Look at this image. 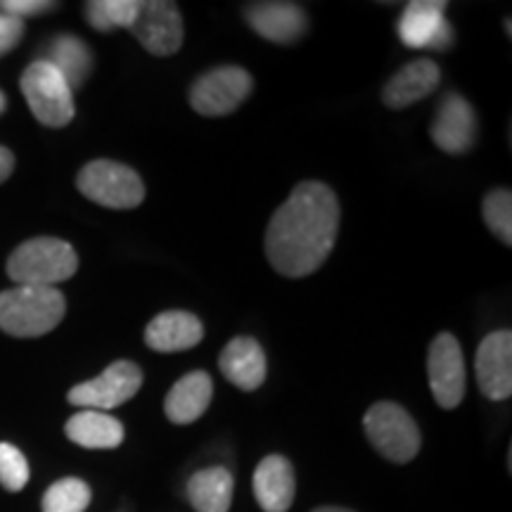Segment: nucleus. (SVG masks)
<instances>
[{"instance_id":"1","label":"nucleus","mask_w":512,"mask_h":512,"mask_svg":"<svg viewBox=\"0 0 512 512\" xmlns=\"http://www.w3.org/2000/svg\"><path fill=\"white\" fill-rule=\"evenodd\" d=\"M339 202L325 183H299L273 214L266 256L287 278H306L325 264L337 240Z\"/></svg>"},{"instance_id":"2","label":"nucleus","mask_w":512,"mask_h":512,"mask_svg":"<svg viewBox=\"0 0 512 512\" xmlns=\"http://www.w3.org/2000/svg\"><path fill=\"white\" fill-rule=\"evenodd\" d=\"M67 302L57 287L17 285L0 292V330L12 337H43L62 323Z\"/></svg>"},{"instance_id":"3","label":"nucleus","mask_w":512,"mask_h":512,"mask_svg":"<svg viewBox=\"0 0 512 512\" xmlns=\"http://www.w3.org/2000/svg\"><path fill=\"white\" fill-rule=\"evenodd\" d=\"M79 268L74 247L60 238H34L19 245L8 259V275L17 285L55 287Z\"/></svg>"},{"instance_id":"4","label":"nucleus","mask_w":512,"mask_h":512,"mask_svg":"<svg viewBox=\"0 0 512 512\" xmlns=\"http://www.w3.org/2000/svg\"><path fill=\"white\" fill-rule=\"evenodd\" d=\"M76 188L88 200L107 209H136L145 200V185L131 166L95 159L81 169Z\"/></svg>"},{"instance_id":"5","label":"nucleus","mask_w":512,"mask_h":512,"mask_svg":"<svg viewBox=\"0 0 512 512\" xmlns=\"http://www.w3.org/2000/svg\"><path fill=\"white\" fill-rule=\"evenodd\" d=\"M363 430L375 451L392 463H408L420 451V430L406 408L399 403L380 401L368 408Z\"/></svg>"},{"instance_id":"6","label":"nucleus","mask_w":512,"mask_h":512,"mask_svg":"<svg viewBox=\"0 0 512 512\" xmlns=\"http://www.w3.org/2000/svg\"><path fill=\"white\" fill-rule=\"evenodd\" d=\"M24 98L29 102V110L43 126L62 128L74 119V95L62 74L57 72L53 64L36 60L22 74Z\"/></svg>"},{"instance_id":"7","label":"nucleus","mask_w":512,"mask_h":512,"mask_svg":"<svg viewBox=\"0 0 512 512\" xmlns=\"http://www.w3.org/2000/svg\"><path fill=\"white\" fill-rule=\"evenodd\" d=\"M140 387H143V370L131 361H117L95 380L76 384L67 399L72 406L105 413L133 399Z\"/></svg>"},{"instance_id":"8","label":"nucleus","mask_w":512,"mask_h":512,"mask_svg":"<svg viewBox=\"0 0 512 512\" xmlns=\"http://www.w3.org/2000/svg\"><path fill=\"white\" fill-rule=\"evenodd\" d=\"M252 86V76L242 67L211 69L192 86L190 105L204 117H223L238 110L252 93Z\"/></svg>"},{"instance_id":"9","label":"nucleus","mask_w":512,"mask_h":512,"mask_svg":"<svg viewBox=\"0 0 512 512\" xmlns=\"http://www.w3.org/2000/svg\"><path fill=\"white\" fill-rule=\"evenodd\" d=\"M131 34L157 57H169L181 50L183 19L181 10L169 0H145L138 3Z\"/></svg>"},{"instance_id":"10","label":"nucleus","mask_w":512,"mask_h":512,"mask_svg":"<svg viewBox=\"0 0 512 512\" xmlns=\"http://www.w3.org/2000/svg\"><path fill=\"white\" fill-rule=\"evenodd\" d=\"M427 373H430V387L439 406L446 411L458 408L465 396V361L463 349L451 332H441L432 342Z\"/></svg>"},{"instance_id":"11","label":"nucleus","mask_w":512,"mask_h":512,"mask_svg":"<svg viewBox=\"0 0 512 512\" xmlns=\"http://www.w3.org/2000/svg\"><path fill=\"white\" fill-rule=\"evenodd\" d=\"M446 3L439 0H413L403 10L399 36L408 48L448 50L453 43V29L446 22Z\"/></svg>"},{"instance_id":"12","label":"nucleus","mask_w":512,"mask_h":512,"mask_svg":"<svg viewBox=\"0 0 512 512\" xmlns=\"http://www.w3.org/2000/svg\"><path fill=\"white\" fill-rule=\"evenodd\" d=\"M477 384L491 401H505L512 394V335L508 330L491 332L482 339L475 358Z\"/></svg>"},{"instance_id":"13","label":"nucleus","mask_w":512,"mask_h":512,"mask_svg":"<svg viewBox=\"0 0 512 512\" xmlns=\"http://www.w3.org/2000/svg\"><path fill=\"white\" fill-rule=\"evenodd\" d=\"M432 140L448 155L470 150L477 140V117L470 102L458 93L446 95L432 121Z\"/></svg>"},{"instance_id":"14","label":"nucleus","mask_w":512,"mask_h":512,"mask_svg":"<svg viewBox=\"0 0 512 512\" xmlns=\"http://www.w3.org/2000/svg\"><path fill=\"white\" fill-rule=\"evenodd\" d=\"M245 17L256 34L273 43H294L304 36L309 19L294 3H252Z\"/></svg>"},{"instance_id":"15","label":"nucleus","mask_w":512,"mask_h":512,"mask_svg":"<svg viewBox=\"0 0 512 512\" xmlns=\"http://www.w3.org/2000/svg\"><path fill=\"white\" fill-rule=\"evenodd\" d=\"M204 325L188 311H164L150 320L145 330V342L159 354L188 351L202 342Z\"/></svg>"},{"instance_id":"16","label":"nucleus","mask_w":512,"mask_h":512,"mask_svg":"<svg viewBox=\"0 0 512 512\" xmlns=\"http://www.w3.org/2000/svg\"><path fill=\"white\" fill-rule=\"evenodd\" d=\"M297 494L294 467L283 456H266L256 465L254 496L266 512H287Z\"/></svg>"},{"instance_id":"17","label":"nucleus","mask_w":512,"mask_h":512,"mask_svg":"<svg viewBox=\"0 0 512 512\" xmlns=\"http://www.w3.org/2000/svg\"><path fill=\"white\" fill-rule=\"evenodd\" d=\"M219 368L238 389L254 392L266 380V354L252 337H235L221 351Z\"/></svg>"},{"instance_id":"18","label":"nucleus","mask_w":512,"mask_h":512,"mask_svg":"<svg viewBox=\"0 0 512 512\" xmlns=\"http://www.w3.org/2000/svg\"><path fill=\"white\" fill-rule=\"evenodd\" d=\"M211 396H214V382L204 370H195L181 377L164 401L166 418L176 425H190L207 413Z\"/></svg>"},{"instance_id":"19","label":"nucleus","mask_w":512,"mask_h":512,"mask_svg":"<svg viewBox=\"0 0 512 512\" xmlns=\"http://www.w3.org/2000/svg\"><path fill=\"white\" fill-rule=\"evenodd\" d=\"M439 67L432 60H415L396 72L384 86V105L392 110H403V107L415 105V102L427 98L439 86Z\"/></svg>"},{"instance_id":"20","label":"nucleus","mask_w":512,"mask_h":512,"mask_svg":"<svg viewBox=\"0 0 512 512\" xmlns=\"http://www.w3.org/2000/svg\"><path fill=\"white\" fill-rule=\"evenodd\" d=\"M64 434L81 448H117L124 441V425L100 411H81L64 425Z\"/></svg>"},{"instance_id":"21","label":"nucleus","mask_w":512,"mask_h":512,"mask_svg":"<svg viewBox=\"0 0 512 512\" xmlns=\"http://www.w3.org/2000/svg\"><path fill=\"white\" fill-rule=\"evenodd\" d=\"M233 475L226 467H207L190 477L188 501L197 512H228L233 503Z\"/></svg>"},{"instance_id":"22","label":"nucleus","mask_w":512,"mask_h":512,"mask_svg":"<svg viewBox=\"0 0 512 512\" xmlns=\"http://www.w3.org/2000/svg\"><path fill=\"white\" fill-rule=\"evenodd\" d=\"M43 62L53 64L57 72L62 74V79L67 81V86L72 88H81L83 81L88 79L93 69V53L81 38L62 34L55 36L53 41L46 46V57Z\"/></svg>"},{"instance_id":"23","label":"nucleus","mask_w":512,"mask_h":512,"mask_svg":"<svg viewBox=\"0 0 512 512\" xmlns=\"http://www.w3.org/2000/svg\"><path fill=\"white\" fill-rule=\"evenodd\" d=\"M88 505H91V486L76 477L55 482L41 501L43 512H86Z\"/></svg>"},{"instance_id":"24","label":"nucleus","mask_w":512,"mask_h":512,"mask_svg":"<svg viewBox=\"0 0 512 512\" xmlns=\"http://www.w3.org/2000/svg\"><path fill=\"white\" fill-rule=\"evenodd\" d=\"M138 12V0H93L86 5V19L93 29H131Z\"/></svg>"},{"instance_id":"25","label":"nucleus","mask_w":512,"mask_h":512,"mask_svg":"<svg viewBox=\"0 0 512 512\" xmlns=\"http://www.w3.org/2000/svg\"><path fill=\"white\" fill-rule=\"evenodd\" d=\"M482 216L491 233L503 242L512 245V192L508 188H496L484 197Z\"/></svg>"},{"instance_id":"26","label":"nucleus","mask_w":512,"mask_h":512,"mask_svg":"<svg viewBox=\"0 0 512 512\" xmlns=\"http://www.w3.org/2000/svg\"><path fill=\"white\" fill-rule=\"evenodd\" d=\"M29 463L24 453L12 444H0V486L17 494L29 484Z\"/></svg>"},{"instance_id":"27","label":"nucleus","mask_w":512,"mask_h":512,"mask_svg":"<svg viewBox=\"0 0 512 512\" xmlns=\"http://www.w3.org/2000/svg\"><path fill=\"white\" fill-rule=\"evenodd\" d=\"M55 8L57 3H48V0H3V3H0V10L15 19L43 15V12H50Z\"/></svg>"},{"instance_id":"28","label":"nucleus","mask_w":512,"mask_h":512,"mask_svg":"<svg viewBox=\"0 0 512 512\" xmlns=\"http://www.w3.org/2000/svg\"><path fill=\"white\" fill-rule=\"evenodd\" d=\"M24 36V22L22 19H15L5 12H0V57L10 53L12 48H17V43L22 41Z\"/></svg>"},{"instance_id":"29","label":"nucleus","mask_w":512,"mask_h":512,"mask_svg":"<svg viewBox=\"0 0 512 512\" xmlns=\"http://www.w3.org/2000/svg\"><path fill=\"white\" fill-rule=\"evenodd\" d=\"M12 169H15V155H12L8 147L0 145V183L8 181Z\"/></svg>"},{"instance_id":"30","label":"nucleus","mask_w":512,"mask_h":512,"mask_svg":"<svg viewBox=\"0 0 512 512\" xmlns=\"http://www.w3.org/2000/svg\"><path fill=\"white\" fill-rule=\"evenodd\" d=\"M313 512H351V510H344V508H335V505H323V508H316Z\"/></svg>"},{"instance_id":"31","label":"nucleus","mask_w":512,"mask_h":512,"mask_svg":"<svg viewBox=\"0 0 512 512\" xmlns=\"http://www.w3.org/2000/svg\"><path fill=\"white\" fill-rule=\"evenodd\" d=\"M5 107H8V98H5V93L0 91V114L5 112Z\"/></svg>"}]
</instances>
